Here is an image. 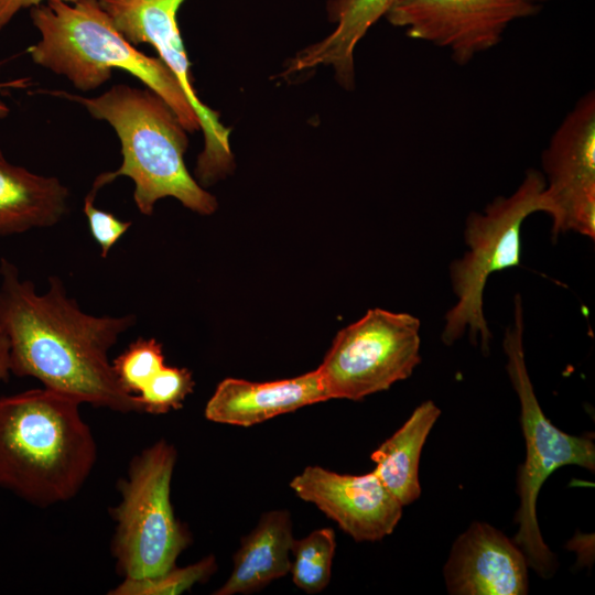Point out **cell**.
Segmentation results:
<instances>
[{"mask_svg": "<svg viewBox=\"0 0 595 595\" xmlns=\"http://www.w3.org/2000/svg\"><path fill=\"white\" fill-rule=\"evenodd\" d=\"M133 314L96 316L69 298L58 277L44 293L0 259V326L9 342L11 374L82 403L117 412H140L136 396L119 382L108 358L119 337L136 324Z\"/></svg>", "mask_w": 595, "mask_h": 595, "instance_id": "6da1fadb", "label": "cell"}, {"mask_svg": "<svg viewBox=\"0 0 595 595\" xmlns=\"http://www.w3.org/2000/svg\"><path fill=\"white\" fill-rule=\"evenodd\" d=\"M80 404L45 387L0 398V487L41 507L76 496L97 457Z\"/></svg>", "mask_w": 595, "mask_h": 595, "instance_id": "7a4b0ae2", "label": "cell"}, {"mask_svg": "<svg viewBox=\"0 0 595 595\" xmlns=\"http://www.w3.org/2000/svg\"><path fill=\"white\" fill-rule=\"evenodd\" d=\"M47 94L82 105L95 119L107 121L118 136L121 166L99 174L90 191L97 193L117 177L128 176L134 184V204L143 215L150 216L158 201L164 197H174L199 215L215 213L216 197L186 169V130L156 93L148 87L117 84L96 97L63 90H47Z\"/></svg>", "mask_w": 595, "mask_h": 595, "instance_id": "3957f363", "label": "cell"}, {"mask_svg": "<svg viewBox=\"0 0 595 595\" xmlns=\"http://www.w3.org/2000/svg\"><path fill=\"white\" fill-rule=\"evenodd\" d=\"M40 40L28 47L36 65L89 91L122 69L161 96L186 131L199 119L174 73L160 57L138 51L115 26L99 0H45L30 8Z\"/></svg>", "mask_w": 595, "mask_h": 595, "instance_id": "277c9868", "label": "cell"}, {"mask_svg": "<svg viewBox=\"0 0 595 595\" xmlns=\"http://www.w3.org/2000/svg\"><path fill=\"white\" fill-rule=\"evenodd\" d=\"M545 180L529 170L509 196L493 199L483 213L466 218L467 251L450 264V280L456 303L445 314L442 340L452 345L466 332L470 342L489 351L491 333L484 314V290L488 278L521 262V227L527 217L547 210Z\"/></svg>", "mask_w": 595, "mask_h": 595, "instance_id": "5b68a950", "label": "cell"}, {"mask_svg": "<svg viewBox=\"0 0 595 595\" xmlns=\"http://www.w3.org/2000/svg\"><path fill=\"white\" fill-rule=\"evenodd\" d=\"M502 347L507 356V372L520 402V421L526 442V461L518 475V531L513 542L523 552L528 566L542 577L555 570V558L540 532L537 499L547 478L558 468L576 465L589 470L595 467V446L584 436L559 430L542 411L530 380L523 351L522 299L515 296L513 320L505 331Z\"/></svg>", "mask_w": 595, "mask_h": 595, "instance_id": "8992f818", "label": "cell"}, {"mask_svg": "<svg viewBox=\"0 0 595 595\" xmlns=\"http://www.w3.org/2000/svg\"><path fill=\"white\" fill-rule=\"evenodd\" d=\"M175 462L176 450L161 440L132 459L128 477L120 484L121 500L112 510L117 523L112 554L125 578L169 571L191 543L171 502Z\"/></svg>", "mask_w": 595, "mask_h": 595, "instance_id": "52a82bcc", "label": "cell"}, {"mask_svg": "<svg viewBox=\"0 0 595 595\" xmlns=\"http://www.w3.org/2000/svg\"><path fill=\"white\" fill-rule=\"evenodd\" d=\"M420 320L375 307L342 328L316 368L328 399L358 401L409 378L421 363Z\"/></svg>", "mask_w": 595, "mask_h": 595, "instance_id": "ba28073f", "label": "cell"}, {"mask_svg": "<svg viewBox=\"0 0 595 595\" xmlns=\"http://www.w3.org/2000/svg\"><path fill=\"white\" fill-rule=\"evenodd\" d=\"M184 0H99L118 31L133 45H152L159 57L178 79L193 106L204 133L195 175L201 185H210L235 166L229 132L219 115L201 101L193 86L191 64L177 25V11Z\"/></svg>", "mask_w": 595, "mask_h": 595, "instance_id": "9c48e42d", "label": "cell"}, {"mask_svg": "<svg viewBox=\"0 0 595 595\" xmlns=\"http://www.w3.org/2000/svg\"><path fill=\"white\" fill-rule=\"evenodd\" d=\"M552 236L575 231L595 238V95L566 115L542 154Z\"/></svg>", "mask_w": 595, "mask_h": 595, "instance_id": "30bf717a", "label": "cell"}, {"mask_svg": "<svg viewBox=\"0 0 595 595\" xmlns=\"http://www.w3.org/2000/svg\"><path fill=\"white\" fill-rule=\"evenodd\" d=\"M524 0H397L385 18L415 40L450 51L458 65L502 40L508 25L539 12Z\"/></svg>", "mask_w": 595, "mask_h": 595, "instance_id": "8fae6325", "label": "cell"}, {"mask_svg": "<svg viewBox=\"0 0 595 595\" xmlns=\"http://www.w3.org/2000/svg\"><path fill=\"white\" fill-rule=\"evenodd\" d=\"M290 488L315 505L355 541H378L392 533L403 506L371 472L338 474L307 466L290 482Z\"/></svg>", "mask_w": 595, "mask_h": 595, "instance_id": "7c38bea8", "label": "cell"}, {"mask_svg": "<svg viewBox=\"0 0 595 595\" xmlns=\"http://www.w3.org/2000/svg\"><path fill=\"white\" fill-rule=\"evenodd\" d=\"M450 594L523 595L528 562L520 548L488 523L475 521L454 542L444 566Z\"/></svg>", "mask_w": 595, "mask_h": 595, "instance_id": "4fadbf2b", "label": "cell"}, {"mask_svg": "<svg viewBox=\"0 0 595 595\" xmlns=\"http://www.w3.org/2000/svg\"><path fill=\"white\" fill-rule=\"evenodd\" d=\"M326 400L316 369L268 382L226 378L207 401L205 416L217 423L250 426Z\"/></svg>", "mask_w": 595, "mask_h": 595, "instance_id": "5bb4252c", "label": "cell"}, {"mask_svg": "<svg viewBox=\"0 0 595 595\" xmlns=\"http://www.w3.org/2000/svg\"><path fill=\"white\" fill-rule=\"evenodd\" d=\"M397 0H329L327 12L335 29L321 41L301 50L282 76L291 77L318 66H332L338 83L354 86V51L368 30L387 14Z\"/></svg>", "mask_w": 595, "mask_h": 595, "instance_id": "9a60e30c", "label": "cell"}, {"mask_svg": "<svg viewBox=\"0 0 595 595\" xmlns=\"http://www.w3.org/2000/svg\"><path fill=\"white\" fill-rule=\"evenodd\" d=\"M68 203L69 191L57 177L15 165L0 150V237L56 225Z\"/></svg>", "mask_w": 595, "mask_h": 595, "instance_id": "2e32d148", "label": "cell"}, {"mask_svg": "<svg viewBox=\"0 0 595 595\" xmlns=\"http://www.w3.org/2000/svg\"><path fill=\"white\" fill-rule=\"evenodd\" d=\"M293 541L290 512H264L256 528L241 539L231 574L214 594H250L283 577L291 569Z\"/></svg>", "mask_w": 595, "mask_h": 595, "instance_id": "e0dca14e", "label": "cell"}, {"mask_svg": "<svg viewBox=\"0 0 595 595\" xmlns=\"http://www.w3.org/2000/svg\"><path fill=\"white\" fill-rule=\"evenodd\" d=\"M441 410L428 400L418 405L403 425L371 454L372 473L402 506L421 494L419 462L423 445Z\"/></svg>", "mask_w": 595, "mask_h": 595, "instance_id": "ac0fdd59", "label": "cell"}, {"mask_svg": "<svg viewBox=\"0 0 595 595\" xmlns=\"http://www.w3.org/2000/svg\"><path fill=\"white\" fill-rule=\"evenodd\" d=\"M335 549V532L331 528L316 529L302 539H294L290 569L293 583L309 594L322 592L331 580Z\"/></svg>", "mask_w": 595, "mask_h": 595, "instance_id": "d6986e66", "label": "cell"}, {"mask_svg": "<svg viewBox=\"0 0 595 595\" xmlns=\"http://www.w3.org/2000/svg\"><path fill=\"white\" fill-rule=\"evenodd\" d=\"M217 569L216 560L208 555L201 561L184 566H173L169 571L152 577L125 578L111 589V595H176L191 589L195 584L205 582Z\"/></svg>", "mask_w": 595, "mask_h": 595, "instance_id": "ffe728a7", "label": "cell"}, {"mask_svg": "<svg viewBox=\"0 0 595 595\" xmlns=\"http://www.w3.org/2000/svg\"><path fill=\"white\" fill-rule=\"evenodd\" d=\"M122 388L136 396L161 370L164 364L162 345L155 338H138L112 361Z\"/></svg>", "mask_w": 595, "mask_h": 595, "instance_id": "44dd1931", "label": "cell"}, {"mask_svg": "<svg viewBox=\"0 0 595 595\" xmlns=\"http://www.w3.org/2000/svg\"><path fill=\"white\" fill-rule=\"evenodd\" d=\"M194 386L188 369L165 365L136 394L140 412L164 414L180 409L185 398L193 392Z\"/></svg>", "mask_w": 595, "mask_h": 595, "instance_id": "7402d4cb", "label": "cell"}, {"mask_svg": "<svg viewBox=\"0 0 595 595\" xmlns=\"http://www.w3.org/2000/svg\"><path fill=\"white\" fill-rule=\"evenodd\" d=\"M97 193L89 191L84 199L83 212L87 217L89 231L106 258L116 242L130 228L131 221H122L113 214L95 206Z\"/></svg>", "mask_w": 595, "mask_h": 595, "instance_id": "603a6c76", "label": "cell"}, {"mask_svg": "<svg viewBox=\"0 0 595 595\" xmlns=\"http://www.w3.org/2000/svg\"><path fill=\"white\" fill-rule=\"evenodd\" d=\"M45 0H0V32L12 21V19L24 9H30ZM75 1V0H65Z\"/></svg>", "mask_w": 595, "mask_h": 595, "instance_id": "cb8c5ba5", "label": "cell"}, {"mask_svg": "<svg viewBox=\"0 0 595 595\" xmlns=\"http://www.w3.org/2000/svg\"><path fill=\"white\" fill-rule=\"evenodd\" d=\"M11 375L8 338L0 326V380L7 381Z\"/></svg>", "mask_w": 595, "mask_h": 595, "instance_id": "d4e9b609", "label": "cell"}, {"mask_svg": "<svg viewBox=\"0 0 595 595\" xmlns=\"http://www.w3.org/2000/svg\"><path fill=\"white\" fill-rule=\"evenodd\" d=\"M29 84L24 79L13 80L9 83H0V88L2 87H25ZM10 112V108L0 100V119L6 118Z\"/></svg>", "mask_w": 595, "mask_h": 595, "instance_id": "484cf974", "label": "cell"}, {"mask_svg": "<svg viewBox=\"0 0 595 595\" xmlns=\"http://www.w3.org/2000/svg\"><path fill=\"white\" fill-rule=\"evenodd\" d=\"M524 1L533 3V4H539L541 2H545V1H549V0H524Z\"/></svg>", "mask_w": 595, "mask_h": 595, "instance_id": "4316f807", "label": "cell"}]
</instances>
